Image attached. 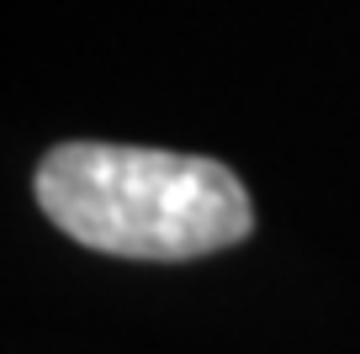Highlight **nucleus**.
Masks as SVG:
<instances>
[{
    "label": "nucleus",
    "instance_id": "nucleus-1",
    "mask_svg": "<svg viewBox=\"0 0 360 354\" xmlns=\"http://www.w3.org/2000/svg\"><path fill=\"white\" fill-rule=\"evenodd\" d=\"M37 206L75 244L122 259H196L249 238L255 211L233 169L196 154L64 143L37 164Z\"/></svg>",
    "mask_w": 360,
    "mask_h": 354
}]
</instances>
